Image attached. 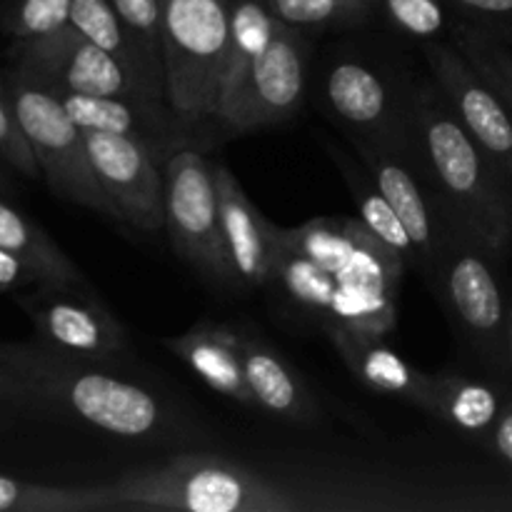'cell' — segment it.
I'll return each mask as SVG.
<instances>
[{"label": "cell", "instance_id": "cell-8", "mask_svg": "<svg viewBox=\"0 0 512 512\" xmlns=\"http://www.w3.org/2000/svg\"><path fill=\"white\" fill-rule=\"evenodd\" d=\"M10 63L30 70L55 90H70L83 95H115L138 103L170 108L155 100L118 60L85 38L83 33L65 25L40 38L13 40L8 50Z\"/></svg>", "mask_w": 512, "mask_h": 512}, {"label": "cell", "instance_id": "cell-35", "mask_svg": "<svg viewBox=\"0 0 512 512\" xmlns=\"http://www.w3.org/2000/svg\"><path fill=\"white\" fill-rule=\"evenodd\" d=\"M493 448L500 458L512 468V408H505L500 413L498 423L493 428Z\"/></svg>", "mask_w": 512, "mask_h": 512}, {"label": "cell", "instance_id": "cell-22", "mask_svg": "<svg viewBox=\"0 0 512 512\" xmlns=\"http://www.w3.org/2000/svg\"><path fill=\"white\" fill-rule=\"evenodd\" d=\"M503 410L500 393L490 385L460 375H433L430 415L445 420L450 428L473 438H483L493 433Z\"/></svg>", "mask_w": 512, "mask_h": 512}, {"label": "cell", "instance_id": "cell-24", "mask_svg": "<svg viewBox=\"0 0 512 512\" xmlns=\"http://www.w3.org/2000/svg\"><path fill=\"white\" fill-rule=\"evenodd\" d=\"M125 510L113 485H43L0 475V512Z\"/></svg>", "mask_w": 512, "mask_h": 512}, {"label": "cell", "instance_id": "cell-21", "mask_svg": "<svg viewBox=\"0 0 512 512\" xmlns=\"http://www.w3.org/2000/svg\"><path fill=\"white\" fill-rule=\"evenodd\" d=\"M280 25L283 23L275 18L265 0H228V45L220 75L218 120L243 88L260 55L273 43Z\"/></svg>", "mask_w": 512, "mask_h": 512}, {"label": "cell", "instance_id": "cell-16", "mask_svg": "<svg viewBox=\"0 0 512 512\" xmlns=\"http://www.w3.org/2000/svg\"><path fill=\"white\" fill-rule=\"evenodd\" d=\"M55 93L80 130H98V133L143 140L160 155L175 153L180 148L175 123H183V120L170 108H155V105L115 98V95H83L70 93V90H55Z\"/></svg>", "mask_w": 512, "mask_h": 512}, {"label": "cell", "instance_id": "cell-34", "mask_svg": "<svg viewBox=\"0 0 512 512\" xmlns=\"http://www.w3.org/2000/svg\"><path fill=\"white\" fill-rule=\"evenodd\" d=\"M0 410H10V413H28V398L18 380L13 378L8 368L0 360Z\"/></svg>", "mask_w": 512, "mask_h": 512}, {"label": "cell", "instance_id": "cell-18", "mask_svg": "<svg viewBox=\"0 0 512 512\" xmlns=\"http://www.w3.org/2000/svg\"><path fill=\"white\" fill-rule=\"evenodd\" d=\"M210 390L235 403L253 405L243 365V335L223 323H198L178 338L165 340Z\"/></svg>", "mask_w": 512, "mask_h": 512}, {"label": "cell", "instance_id": "cell-17", "mask_svg": "<svg viewBox=\"0 0 512 512\" xmlns=\"http://www.w3.org/2000/svg\"><path fill=\"white\" fill-rule=\"evenodd\" d=\"M330 343L340 353L350 373L368 390L430 413L433 405V375L413 368L398 350L390 348L385 338H365V335L330 330Z\"/></svg>", "mask_w": 512, "mask_h": 512}, {"label": "cell", "instance_id": "cell-9", "mask_svg": "<svg viewBox=\"0 0 512 512\" xmlns=\"http://www.w3.org/2000/svg\"><path fill=\"white\" fill-rule=\"evenodd\" d=\"M83 135L113 218L145 235L165 228V168H158V150L125 135L98 130Z\"/></svg>", "mask_w": 512, "mask_h": 512}, {"label": "cell", "instance_id": "cell-11", "mask_svg": "<svg viewBox=\"0 0 512 512\" xmlns=\"http://www.w3.org/2000/svg\"><path fill=\"white\" fill-rule=\"evenodd\" d=\"M435 85L470 138L512 180V110L453 43H425Z\"/></svg>", "mask_w": 512, "mask_h": 512}, {"label": "cell", "instance_id": "cell-31", "mask_svg": "<svg viewBox=\"0 0 512 512\" xmlns=\"http://www.w3.org/2000/svg\"><path fill=\"white\" fill-rule=\"evenodd\" d=\"M115 13L120 15L130 33L145 45L150 55L163 63L160 50V0H110Z\"/></svg>", "mask_w": 512, "mask_h": 512}, {"label": "cell", "instance_id": "cell-14", "mask_svg": "<svg viewBox=\"0 0 512 512\" xmlns=\"http://www.w3.org/2000/svg\"><path fill=\"white\" fill-rule=\"evenodd\" d=\"M360 153L368 165V175L378 185L380 193L388 198V203L393 205L405 230L413 238L420 255V268L440 275L450 248L463 235L455 228H445L443 220L435 218L423 185L418 183V178L410 173V168L398 158L395 150L378 148V145L360 140Z\"/></svg>", "mask_w": 512, "mask_h": 512}, {"label": "cell", "instance_id": "cell-3", "mask_svg": "<svg viewBox=\"0 0 512 512\" xmlns=\"http://www.w3.org/2000/svg\"><path fill=\"white\" fill-rule=\"evenodd\" d=\"M125 510L293 512V498L245 465L215 455H178L113 483Z\"/></svg>", "mask_w": 512, "mask_h": 512}, {"label": "cell", "instance_id": "cell-12", "mask_svg": "<svg viewBox=\"0 0 512 512\" xmlns=\"http://www.w3.org/2000/svg\"><path fill=\"white\" fill-rule=\"evenodd\" d=\"M325 100L350 130L363 135V143L400 153L405 140H413L408 105L393 103L388 83L363 60L343 58L325 75Z\"/></svg>", "mask_w": 512, "mask_h": 512}, {"label": "cell", "instance_id": "cell-32", "mask_svg": "<svg viewBox=\"0 0 512 512\" xmlns=\"http://www.w3.org/2000/svg\"><path fill=\"white\" fill-rule=\"evenodd\" d=\"M460 20L480 25L512 45V0H445Z\"/></svg>", "mask_w": 512, "mask_h": 512}, {"label": "cell", "instance_id": "cell-29", "mask_svg": "<svg viewBox=\"0 0 512 512\" xmlns=\"http://www.w3.org/2000/svg\"><path fill=\"white\" fill-rule=\"evenodd\" d=\"M378 8L400 35L420 43L440 40L448 28L445 0H378Z\"/></svg>", "mask_w": 512, "mask_h": 512}, {"label": "cell", "instance_id": "cell-28", "mask_svg": "<svg viewBox=\"0 0 512 512\" xmlns=\"http://www.w3.org/2000/svg\"><path fill=\"white\" fill-rule=\"evenodd\" d=\"M73 0H0V30L13 40L40 38L70 23Z\"/></svg>", "mask_w": 512, "mask_h": 512}, {"label": "cell", "instance_id": "cell-23", "mask_svg": "<svg viewBox=\"0 0 512 512\" xmlns=\"http://www.w3.org/2000/svg\"><path fill=\"white\" fill-rule=\"evenodd\" d=\"M0 248L23 258L43 278V283L85 280L78 265L58 248V243L33 218L15 208L3 190H0Z\"/></svg>", "mask_w": 512, "mask_h": 512}, {"label": "cell", "instance_id": "cell-7", "mask_svg": "<svg viewBox=\"0 0 512 512\" xmlns=\"http://www.w3.org/2000/svg\"><path fill=\"white\" fill-rule=\"evenodd\" d=\"M35 338L60 353L118 365L130 353L128 328L85 280H50L15 295Z\"/></svg>", "mask_w": 512, "mask_h": 512}, {"label": "cell", "instance_id": "cell-26", "mask_svg": "<svg viewBox=\"0 0 512 512\" xmlns=\"http://www.w3.org/2000/svg\"><path fill=\"white\" fill-rule=\"evenodd\" d=\"M450 43L512 110V45L468 20H458Z\"/></svg>", "mask_w": 512, "mask_h": 512}, {"label": "cell", "instance_id": "cell-4", "mask_svg": "<svg viewBox=\"0 0 512 512\" xmlns=\"http://www.w3.org/2000/svg\"><path fill=\"white\" fill-rule=\"evenodd\" d=\"M228 0H160L165 98L183 123L218 120Z\"/></svg>", "mask_w": 512, "mask_h": 512}, {"label": "cell", "instance_id": "cell-2", "mask_svg": "<svg viewBox=\"0 0 512 512\" xmlns=\"http://www.w3.org/2000/svg\"><path fill=\"white\" fill-rule=\"evenodd\" d=\"M408 113L453 228L485 253L500 255L512 240V180L470 138L438 85L415 90Z\"/></svg>", "mask_w": 512, "mask_h": 512}, {"label": "cell", "instance_id": "cell-33", "mask_svg": "<svg viewBox=\"0 0 512 512\" xmlns=\"http://www.w3.org/2000/svg\"><path fill=\"white\" fill-rule=\"evenodd\" d=\"M40 283H43V278L23 258L0 248V293L20 295L28 293Z\"/></svg>", "mask_w": 512, "mask_h": 512}, {"label": "cell", "instance_id": "cell-36", "mask_svg": "<svg viewBox=\"0 0 512 512\" xmlns=\"http://www.w3.org/2000/svg\"><path fill=\"white\" fill-rule=\"evenodd\" d=\"M505 355H508L510 365H512V310L508 315V335H505Z\"/></svg>", "mask_w": 512, "mask_h": 512}, {"label": "cell", "instance_id": "cell-13", "mask_svg": "<svg viewBox=\"0 0 512 512\" xmlns=\"http://www.w3.org/2000/svg\"><path fill=\"white\" fill-rule=\"evenodd\" d=\"M440 280L460 325L485 348L500 345L505 350L510 313L493 268L485 260V250L473 240L458 238L440 268Z\"/></svg>", "mask_w": 512, "mask_h": 512}, {"label": "cell", "instance_id": "cell-25", "mask_svg": "<svg viewBox=\"0 0 512 512\" xmlns=\"http://www.w3.org/2000/svg\"><path fill=\"white\" fill-rule=\"evenodd\" d=\"M335 163L340 165L345 183H348L350 193H353L355 205H358L360 223H363L385 248L393 250L395 255H400V258L405 260V265L420 268V255L413 238H410V233L405 230L403 220L398 218L393 205L388 203V198H385L378 190V185L373 183V178L358 173L353 165H348L343 158H338V155H335Z\"/></svg>", "mask_w": 512, "mask_h": 512}, {"label": "cell", "instance_id": "cell-38", "mask_svg": "<svg viewBox=\"0 0 512 512\" xmlns=\"http://www.w3.org/2000/svg\"><path fill=\"white\" fill-rule=\"evenodd\" d=\"M0 163H3V160H0Z\"/></svg>", "mask_w": 512, "mask_h": 512}, {"label": "cell", "instance_id": "cell-6", "mask_svg": "<svg viewBox=\"0 0 512 512\" xmlns=\"http://www.w3.org/2000/svg\"><path fill=\"white\" fill-rule=\"evenodd\" d=\"M165 230L175 253L215 285H240L220 223L213 163L178 148L165 160Z\"/></svg>", "mask_w": 512, "mask_h": 512}, {"label": "cell", "instance_id": "cell-37", "mask_svg": "<svg viewBox=\"0 0 512 512\" xmlns=\"http://www.w3.org/2000/svg\"><path fill=\"white\" fill-rule=\"evenodd\" d=\"M10 410H0V430L10 428V418H8Z\"/></svg>", "mask_w": 512, "mask_h": 512}, {"label": "cell", "instance_id": "cell-19", "mask_svg": "<svg viewBox=\"0 0 512 512\" xmlns=\"http://www.w3.org/2000/svg\"><path fill=\"white\" fill-rule=\"evenodd\" d=\"M70 25L88 40H93L105 53L113 55L155 100L168 103L163 63L155 55H150L145 45L130 33V28L120 20L110 0H73Z\"/></svg>", "mask_w": 512, "mask_h": 512}, {"label": "cell", "instance_id": "cell-20", "mask_svg": "<svg viewBox=\"0 0 512 512\" xmlns=\"http://www.w3.org/2000/svg\"><path fill=\"white\" fill-rule=\"evenodd\" d=\"M243 365L248 378L250 395L255 408L290 420V423H310L318 415L308 388L300 375L275 353L263 340L243 335Z\"/></svg>", "mask_w": 512, "mask_h": 512}, {"label": "cell", "instance_id": "cell-1", "mask_svg": "<svg viewBox=\"0 0 512 512\" xmlns=\"http://www.w3.org/2000/svg\"><path fill=\"white\" fill-rule=\"evenodd\" d=\"M0 360L23 385L28 415L80 423L125 440H160L170 413L148 388L115 373V365L75 358L40 343H3Z\"/></svg>", "mask_w": 512, "mask_h": 512}, {"label": "cell", "instance_id": "cell-5", "mask_svg": "<svg viewBox=\"0 0 512 512\" xmlns=\"http://www.w3.org/2000/svg\"><path fill=\"white\" fill-rule=\"evenodd\" d=\"M23 133L38 160L40 178L58 198L113 218L108 198L98 183L83 130L75 125L63 100L30 70L10 63L3 70Z\"/></svg>", "mask_w": 512, "mask_h": 512}, {"label": "cell", "instance_id": "cell-15", "mask_svg": "<svg viewBox=\"0 0 512 512\" xmlns=\"http://www.w3.org/2000/svg\"><path fill=\"white\" fill-rule=\"evenodd\" d=\"M215 188H218L220 223H223L225 245L235 278L243 285H268L273 280V223L250 203L243 185L238 183L230 168L213 163Z\"/></svg>", "mask_w": 512, "mask_h": 512}, {"label": "cell", "instance_id": "cell-10", "mask_svg": "<svg viewBox=\"0 0 512 512\" xmlns=\"http://www.w3.org/2000/svg\"><path fill=\"white\" fill-rule=\"evenodd\" d=\"M308 75V43L298 28L280 25L273 43L245 78L220 123L233 133L285 123L300 110Z\"/></svg>", "mask_w": 512, "mask_h": 512}, {"label": "cell", "instance_id": "cell-27", "mask_svg": "<svg viewBox=\"0 0 512 512\" xmlns=\"http://www.w3.org/2000/svg\"><path fill=\"white\" fill-rule=\"evenodd\" d=\"M280 23L298 30L365 23L378 0H265Z\"/></svg>", "mask_w": 512, "mask_h": 512}, {"label": "cell", "instance_id": "cell-30", "mask_svg": "<svg viewBox=\"0 0 512 512\" xmlns=\"http://www.w3.org/2000/svg\"><path fill=\"white\" fill-rule=\"evenodd\" d=\"M0 160L10 165L15 173L25 175V178H40L38 160H35L33 148H30L28 138H25L23 125H20L18 113H15L13 98H10L3 73H0Z\"/></svg>", "mask_w": 512, "mask_h": 512}]
</instances>
